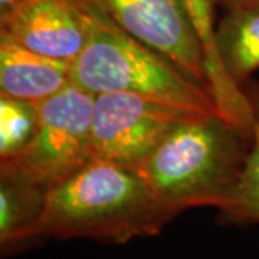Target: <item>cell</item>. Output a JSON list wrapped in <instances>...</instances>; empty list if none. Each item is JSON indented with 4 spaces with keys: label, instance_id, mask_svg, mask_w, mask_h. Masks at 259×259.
Returning a JSON list of instances; mask_svg holds the SVG:
<instances>
[{
    "label": "cell",
    "instance_id": "1",
    "mask_svg": "<svg viewBox=\"0 0 259 259\" xmlns=\"http://www.w3.org/2000/svg\"><path fill=\"white\" fill-rule=\"evenodd\" d=\"M176 218L134 168L91 160L48 192L39 235L124 245L157 236Z\"/></svg>",
    "mask_w": 259,
    "mask_h": 259
},
{
    "label": "cell",
    "instance_id": "2",
    "mask_svg": "<svg viewBox=\"0 0 259 259\" xmlns=\"http://www.w3.org/2000/svg\"><path fill=\"white\" fill-rule=\"evenodd\" d=\"M250 134L219 112L197 115L170 133L134 170L176 216L225 206L242 175Z\"/></svg>",
    "mask_w": 259,
    "mask_h": 259
},
{
    "label": "cell",
    "instance_id": "3",
    "mask_svg": "<svg viewBox=\"0 0 259 259\" xmlns=\"http://www.w3.org/2000/svg\"><path fill=\"white\" fill-rule=\"evenodd\" d=\"M90 8V39L72 62V83L94 95L130 94L200 114L218 112L203 87L154 49L121 30L91 3Z\"/></svg>",
    "mask_w": 259,
    "mask_h": 259
},
{
    "label": "cell",
    "instance_id": "4",
    "mask_svg": "<svg viewBox=\"0 0 259 259\" xmlns=\"http://www.w3.org/2000/svg\"><path fill=\"white\" fill-rule=\"evenodd\" d=\"M95 95L69 83L39 104L33 139L19 154L0 161V176L51 190L91 160V124Z\"/></svg>",
    "mask_w": 259,
    "mask_h": 259
},
{
    "label": "cell",
    "instance_id": "5",
    "mask_svg": "<svg viewBox=\"0 0 259 259\" xmlns=\"http://www.w3.org/2000/svg\"><path fill=\"white\" fill-rule=\"evenodd\" d=\"M200 112L130 94L95 95L93 160L136 168L170 133Z\"/></svg>",
    "mask_w": 259,
    "mask_h": 259
},
{
    "label": "cell",
    "instance_id": "6",
    "mask_svg": "<svg viewBox=\"0 0 259 259\" xmlns=\"http://www.w3.org/2000/svg\"><path fill=\"white\" fill-rule=\"evenodd\" d=\"M88 2L121 30L164 56L210 94L203 48L182 0Z\"/></svg>",
    "mask_w": 259,
    "mask_h": 259
},
{
    "label": "cell",
    "instance_id": "7",
    "mask_svg": "<svg viewBox=\"0 0 259 259\" xmlns=\"http://www.w3.org/2000/svg\"><path fill=\"white\" fill-rule=\"evenodd\" d=\"M88 0H20L0 13V30L42 55L72 64L90 39Z\"/></svg>",
    "mask_w": 259,
    "mask_h": 259
},
{
    "label": "cell",
    "instance_id": "8",
    "mask_svg": "<svg viewBox=\"0 0 259 259\" xmlns=\"http://www.w3.org/2000/svg\"><path fill=\"white\" fill-rule=\"evenodd\" d=\"M72 64L42 55L0 30V95L40 102L71 81Z\"/></svg>",
    "mask_w": 259,
    "mask_h": 259
},
{
    "label": "cell",
    "instance_id": "9",
    "mask_svg": "<svg viewBox=\"0 0 259 259\" xmlns=\"http://www.w3.org/2000/svg\"><path fill=\"white\" fill-rule=\"evenodd\" d=\"M48 190L13 177L0 176V252L2 258L28 249L42 238L39 226Z\"/></svg>",
    "mask_w": 259,
    "mask_h": 259
},
{
    "label": "cell",
    "instance_id": "10",
    "mask_svg": "<svg viewBox=\"0 0 259 259\" xmlns=\"http://www.w3.org/2000/svg\"><path fill=\"white\" fill-rule=\"evenodd\" d=\"M216 45L226 74L242 87L259 68V8L225 12L216 25Z\"/></svg>",
    "mask_w": 259,
    "mask_h": 259
},
{
    "label": "cell",
    "instance_id": "11",
    "mask_svg": "<svg viewBox=\"0 0 259 259\" xmlns=\"http://www.w3.org/2000/svg\"><path fill=\"white\" fill-rule=\"evenodd\" d=\"M242 90L252 112L250 148L238 183L228 202L219 209V222L248 226L259 225V81L248 79Z\"/></svg>",
    "mask_w": 259,
    "mask_h": 259
},
{
    "label": "cell",
    "instance_id": "12",
    "mask_svg": "<svg viewBox=\"0 0 259 259\" xmlns=\"http://www.w3.org/2000/svg\"><path fill=\"white\" fill-rule=\"evenodd\" d=\"M39 104L0 95V161L19 154L33 139Z\"/></svg>",
    "mask_w": 259,
    "mask_h": 259
},
{
    "label": "cell",
    "instance_id": "13",
    "mask_svg": "<svg viewBox=\"0 0 259 259\" xmlns=\"http://www.w3.org/2000/svg\"><path fill=\"white\" fill-rule=\"evenodd\" d=\"M197 37L203 48L204 59L209 66H218L221 58L216 45V23L213 0H182Z\"/></svg>",
    "mask_w": 259,
    "mask_h": 259
},
{
    "label": "cell",
    "instance_id": "14",
    "mask_svg": "<svg viewBox=\"0 0 259 259\" xmlns=\"http://www.w3.org/2000/svg\"><path fill=\"white\" fill-rule=\"evenodd\" d=\"M214 6L221 8L225 12L255 9L259 8V0H213Z\"/></svg>",
    "mask_w": 259,
    "mask_h": 259
},
{
    "label": "cell",
    "instance_id": "15",
    "mask_svg": "<svg viewBox=\"0 0 259 259\" xmlns=\"http://www.w3.org/2000/svg\"><path fill=\"white\" fill-rule=\"evenodd\" d=\"M20 0H0V13L9 10L10 8H13L15 5H18Z\"/></svg>",
    "mask_w": 259,
    "mask_h": 259
}]
</instances>
